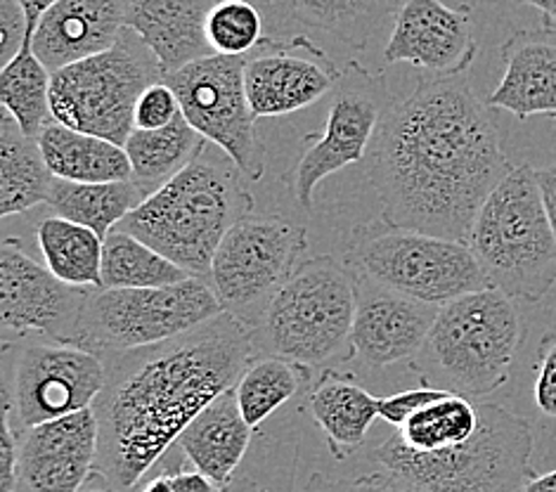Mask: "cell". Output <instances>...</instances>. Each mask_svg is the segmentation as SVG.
Segmentation results:
<instances>
[{
  "mask_svg": "<svg viewBox=\"0 0 556 492\" xmlns=\"http://www.w3.org/2000/svg\"><path fill=\"white\" fill-rule=\"evenodd\" d=\"M488 110L467 76H419L393 98L365 156L379 218L469 244L485 199L514 168Z\"/></svg>",
  "mask_w": 556,
  "mask_h": 492,
  "instance_id": "cell-1",
  "label": "cell"
},
{
  "mask_svg": "<svg viewBox=\"0 0 556 492\" xmlns=\"http://www.w3.org/2000/svg\"><path fill=\"white\" fill-rule=\"evenodd\" d=\"M254 355L251 329L228 313L150 349L102 355L96 476L114 492H136L182 431L235 389Z\"/></svg>",
  "mask_w": 556,
  "mask_h": 492,
  "instance_id": "cell-2",
  "label": "cell"
},
{
  "mask_svg": "<svg viewBox=\"0 0 556 492\" xmlns=\"http://www.w3.org/2000/svg\"><path fill=\"white\" fill-rule=\"evenodd\" d=\"M254 197L244 173L220 150H204L182 173L150 194L118 230L138 237L192 277L208 279L216 251Z\"/></svg>",
  "mask_w": 556,
  "mask_h": 492,
  "instance_id": "cell-3",
  "label": "cell"
},
{
  "mask_svg": "<svg viewBox=\"0 0 556 492\" xmlns=\"http://www.w3.org/2000/svg\"><path fill=\"white\" fill-rule=\"evenodd\" d=\"M357 301L361 277L346 261L334 256L301 261L251 329L256 355L285 357L311 369L353 361Z\"/></svg>",
  "mask_w": 556,
  "mask_h": 492,
  "instance_id": "cell-4",
  "label": "cell"
},
{
  "mask_svg": "<svg viewBox=\"0 0 556 492\" xmlns=\"http://www.w3.org/2000/svg\"><path fill=\"white\" fill-rule=\"evenodd\" d=\"M521 339L514 299L485 287L443 305L413 369L429 389L465 398L490 395L509 381Z\"/></svg>",
  "mask_w": 556,
  "mask_h": 492,
  "instance_id": "cell-5",
  "label": "cell"
},
{
  "mask_svg": "<svg viewBox=\"0 0 556 492\" xmlns=\"http://www.w3.org/2000/svg\"><path fill=\"white\" fill-rule=\"evenodd\" d=\"M479 429L457 447L419 455L391 436L375 447L372 459L421 492H521L535 476L531 421L495 403H479Z\"/></svg>",
  "mask_w": 556,
  "mask_h": 492,
  "instance_id": "cell-6",
  "label": "cell"
},
{
  "mask_svg": "<svg viewBox=\"0 0 556 492\" xmlns=\"http://www.w3.org/2000/svg\"><path fill=\"white\" fill-rule=\"evenodd\" d=\"M469 247L488 285L509 299L538 303L554 289L556 235L533 166H514L485 199Z\"/></svg>",
  "mask_w": 556,
  "mask_h": 492,
  "instance_id": "cell-7",
  "label": "cell"
},
{
  "mask_svg": "<svg viewBox=\"0 0 556 492\" xmlns=\"http://www.w3.org/2000/svg\"><path fill=\"white\" fill-rule=\"evenodd\" d=\"M346 263L367 282L439 308L490 287L469 244L395 228L383 218L351 232Z\"/></svg>",
  "mask_w": 556,
  "mask_h": 492,
  "instance_id": "cell-8",
  "label": "cell"
},
{
  "mask_svg": "<svg viewBox=\"0 0 556 492\" xmlns=\"http://www.w3.org/2000/svg\"><path fill=\"white\" fill-rule=\"evenodd\" d=\"M159 81L164 74L152 50L126 29L108 52L52 74V118L124 148L140 96Z\"/></svg>",
  "mask_w": 556,
  "mask_h": 492,
  "instance_id": "cell-9",
  "label": "cell"
},
{
  "mask_svg": "<svg viewBox=\"0 0 556 492\" xmlns=\"http://www.w3.org/2000/svg\"><path fill=\"white\" fill-rule=\"evenodd\" d=\"M223 315L200 277L156 289H92L72 345L96 355L126 353L188 335Z\"/></svg>",
  "mask_w": 556,
  "mask_h": 492,
  "instance_id": "cell-10",
  "label": "cell"
},
{
  "mask_svg": "<svg viewBox=\"0 0 556 492\" xmlns=\"http://www.w3.org/2000/svg\"><path fill=\"white\" fill-rule=\"evenodd\" d=\"M308 232L280 216H247L223 237L206 282L223 313L254 329L301 265Z\"/></svg>",
  "mask_w": 556,
  "mask_h": 492,
  "instance_id": "cell-11",
  "label": "cell"
},
{
  "mask_svg": "<svg viewBox=\"0 0 556 492\" xmlns=\"http://www.w3.org/2000/svg\"><path fill=\"white\" fill-rule=\"evenodd\" d=\"M247 58H202L164 81L174 88L180 114L211 144L256 182L266 173V150L256 133L244 84Z\"/></svg>",
  "mask_w": 556,
  "mask_h": 492,
  "instance_id": "cell-12",
  "label": "cell"
},
{
  "mask_svg": "<svg viewBox=\"0 0 556 492\" xmlns=\"http://www.w3.org/2000/svg\"><path fill=\"white\" fill-rule=\"evenodd\" d=\"M15 357L3 345L5 386L12 395L17 431L34 429L76 412L90 409L108 381L104 361L100 355L72 343L50 341H8Z\"/></svg>",
  "mask_w": 556,
  "mask_h": 492,
  "instance_id": "cell-13",
  "label": "cell"
},
{
  "mask_svg": "<svg viewBox=\"0 0 556 492\" xmlns=\"http://www.w3.org/2000/svg\"><path fill=\"white\" fill-rule=\"evenodd\" d=\"M323 133H308L306 152L294 168V194L303 209H313L317 185L346 166L365 162L377 128L393 102L387 78L365 64H343Z\"/></svg>",
  "mask_w": 556,
  "mask_h": 492,
  "instance_id": "cell-14",
  "label": "cell"
},
{
  "mask_svg": "<svg viewBox=\"0 0 556 492\" xmlns=\"http://www.w3.org/2000/svg\"><path fill=\"white\" fill-rule=\"evenodd\" d=\"M90 294L92 289L62 282L48 265H38L17 239H5L0 247V325L5 335L72 343Z\"/></svg>",
  "mask_w": 556,
  "mask_h": 492,
  "instance_id": "cell-15",
  "label": "cell"
},
{
  "mask_svg": "<svg viewBox=\"0 0 556 492\" xmlns=\"http://www.w3.org/2000/svg\"><path fill=\"white\" fill-rule=\"evenodd\" d=\"M343 66L308 36H266L247 55L244 84L256 118L289 116L320 102L341 81Z\"/></svg>",
  "mask_w": 556,
  "mask_h": 492,
  "instance_id": "cell-16",
  "label": "cell"
},
{
  "mask_svg": "<svg viewBox=\"0 0 556 492\" xmlns=\"http://www.w3.org/2000/svg\"><path fill=\"white\" fill-rule=\"evenodd\" d=\"M479 52L469 5L450 8L443 0H405L395 12L383 60L407 62L421 76H465Z\"/></svg>",
  "mask_w": 556,
  "mask_h": 492,
  "instance_id": "cell-17",
  "label": "cell"
},
{
  "mask_svg": "<svg viewBox=\"0 0 556 492\" xmlns=\"http://www.w3.org/2000/svg\"><path fill=\"white\" fill-rule=\"evenodd\" d=\"M98 447L92 407L22 431L12 492H81L96 476Z\"/></svg>",
  "mask_w": 556,
  "mask_h": 492,
  "instance_id": "cell-18",
  "label": "cell"
},
{
  "mask_svg": "<svg viewBox=\"0 0 556 492\" xmlns=\"http://www.w3.org/2000/svg\"><path fill=\"white\" fill-rule=\"evenodd\" d=\"M439 311V305L407 299L361 277L353 327L355 355L369 367L413 363L427 343Z\"/></svg>",
  "mask_w": 556,
  "mask_h": 492,
  "instance_id": "cell-19",
  "label": "cell"
},
{
  "mask_svg": "<svg viewBox=\"0 0 556 492\" xmlns=\"http://www.w3.org/2000/svg\"><path fill=\"white\" fill-rule=\"evenodd\" d=\"M128 0H60L34 31V52L55 74L102 55L126 31Z\"/></svg>",
  "mask_w": 556,
  "mask_h": 492,
  "instance_id": "cell-20",
  "label": "cell"
},
{
  "mask_svg": "<svg viewBox=\"0 0 556 492\" xmlns=\"http://www.w3.org/2000/svg\"><path fill=\"white\" fill-rule=\"evenodd\" d=\"M505 74L485 104L516 118H556V29L516 31L500 50Z\"/></svg>",
  "mask_w": 556,
  "mask_h": 492,
  "instance_id": "cell-21",
  "label": "cell"
},
{
  "mask_svg": "<svg viewBox=\"0 0 556 492\" xmlns=\"http://www.w3.org/2000/svg\"><path fill=\"white\" fill-rule=\"evenodd\" d=\"M216 0H128L126 29L152 50L164 78L211 58L206 17Z\"/></svg>",
  "mask_w": 556,
  "mask_h": 492,
  "instance_id": "cell-22",
  "label": "cell"
},
{
  "mask_svg": "<svg viewBox=\"0 0 556 492\" xmlns=\"http://www.w3.org/2000/svg\"><path fill=\"white\" fill-rule=\"evenodd\" d=\"M256 429L242 417L235 389L225 391L178 438V447L218 488L230 485L254 445Z\"/></svg>",
  "mask_w": 556,
  "mask_h": 492,
  "instance_id": "cell-23",
  "label": "cell"
},
{
  "mask_svg": "<svg viewBox=\"0 0 556 492\" xmlns=\"http://www.w3.org/2000/svg\"><path fill=\"white\" fill-rule=\"evenodd\" d=\"M379 401L351 375L323 369L308 391V412L337 459H346L363 447L372 424L379 419Z\"/></svg>",
  "mask_w": 556,
  "mask_h": 492,
  "instance_id": "cell-24",
  "label": "cell"
},
{
  "mask_svg": "<svg viewBox=\"0 0 556 492\" xmlns=\"http://www.w3.org/2000/svg\"><path fill=\"white\" fill-rule=\"evenodd\" d=\"M50 173L70 182H124L134 180L122 144L52 122L38 136Z\"/></svg>",
  "mask_w": 556,
  "mask_h": 492,
  "instance_id": "cell-25",
  "label": "cell"
},
{
  "mask_svg": "<svg viewBox=\"0 0 556 492\" xmlns=\"http://www.w3.org/2000/svg\"><path fill=\"white\" fill-rule=\"evenodd\" d=\"M55 182L38 140L29 138L5 110L0 116V216L46 204Z\"/></svg>",
  "mask_w": 556,
  "mask_h": 492,
  "instance_id": "cell-26",
  "label": "cell"
},
{
  "mask_svg": "<svg viewBox=\"0 0 556 492\" xmlns=\"http://www.w3.org/2000/svg\"><path fill=\"white\" fill-rule=\"evenodd\" d=\"M208 140L197 133L182 114L159 130H134L124 150L134 168V182L150 194L162 190L206 150Z\"/></svg>",
  "mask_w": 556,
  "mask_h": 492,
  "instance_id": "cell-27",
  "label": "cell"
},
{
  "mask_svg": "<svg viewBox=\"0 0 556 492\" xmlns=\"http://www.w3.org/2000/svg\"><path fill=\"white\" fill-rule=\"evenodd\" d=\"M148 199L138 182H70L55 178L50 188L48 206L55 216L84 225L102 239L118 228Z\"/></svg>",
  "mask_w": 556,
  "mask_h": 492,
  "instance_id": "cell-28",
  "label": "cell"
},
{
  "mask_svg": "<svg viewBox=\"0 0 556 492\" xmlns=\"http://www.w3.org/2000/svg\"><path fill=\"white\" fill-rule=\"evenodd\" d=\"M36 242L48 270L74 287L102 289L104 239L84 225L50 216L38 223Z\"/></svg>",
  "mask_w": 556,
  "mask_h": 492,
  "instance_id": "cell-29",
  "label": "cell"
},
{
  "mask_svg": "<svg viewBox=\"0 0 556 492\" xmlns=\"http://www.w3.org/2000/svg\"><path fill=\"white\" fill-rule=\"evenodd\" d=\"M50 88L52 72L36 58L34 34H29L20 55L0 72V102L34 140H38L48 124L55 122L50 108Z\"/></svg>",
  "mask_w": 556,
  "mask_h": 492,
  "instance_id": "cell-30",
  "label": "cell"
},
{
  "mask_svg": "<svg viewBox=\"0 0 556 492\" xmlns=\"http://www.w3.org/2000/svg\"><path fill=\"white\" fill-rule=\"evenodd\" d=\"M479 403H471L459 393L443 391L441 398L421 407L401 429H395L393 436L407 450L419 452V455H433V452L467 443L479 429Z\"/></svg>",
  "mask_w": 556,
  "mask_h": 492,
  "instance_id": "cell-31",
  "label": "cell"
},
{
  "mask_svg": "<svg viewBox=\"0 0 556 492\" xmlns=\"http://www.w3.org/2000/svg\"><path fill=\"white\" fill-rule=\"evenodd\" d=\"M311 367L296 365L285 357L254 355L240 381L235 386L237 403H240L242 417L251 429H256L273 412L287 405L291 398L301 393L311 383Z\"/></svg>",
  "mask_w": 556,
  "mask_h": 492,
  "instance_id": "cell-32",
  "label": "cell"
},
{
  "mask_svg": "<svg viewBox=\"0 0 556 492\" xmlns=\"http://www.w3.org/2000/svg\"><path fill=\"white\" fill-rule=\"evenodd\" d=\"M192 275L138 237L114 228L102 249V289H156L180 285Z\"/></svg>",
  "mask_w": 556,
  "mask_h": 492,
  "instance_id": "cell-33",
  "label": "cell"
},
{
  "mask_svg": "<svg viewBox=\"0 0 556 492\" xmlns=\"http://www.w3.org/2000/svg\"><path fill=\"white\" fill-rule=\"evenodd\" d=\"M401 0H296V17L341 43L363 50L381 22L401 10Z\"/></svg>",
  "mask_w": 556,
  "mask_h": 492,
  "instance_id": "cell-34",
  "label": "cell"
},
{
  "mask_svg": "<svg viewBox=\"0 0 556 492\" xmlns=\"http://www.w3.org/2000/svg\"><path fill=\"white\" fill-rule=\"evenodd\" d=\"M296 469V443L256 431L240 474L220 492H289Z\"/></svg>",
  "mask_w": 556,
  "mask_h": 492,
  "instance_id": "cell-35",
  "label": "cell"
},
{
  "mask_svg": "<svg viewBox=\"0 0 556 492\" xmlns=\"http://www.w3.org/2000/svg\"><path fill=\"white\" fill-rule=\"evenodd\" d=\"M266 31L263 12L247 0H216L206 17V41L214 55L247 58Z\"/></svg>",
  "mask_w": 556,
  "mask_h": 492,
  "instance_id": "cell-36",
  "label": "cell"
},
{
  "mask_svg": "<svg viewBox=\"0 0 556 492\" xmlns=\"http://www.w3.org/2000/svg\"><path fill=\"white\" fill-rule=\"evenodd\" d=\"M180 114V102L174 88L166 81H159L142 92L136 104L134 130H159L176 122Z\"/></svg>",
  "mask_w": 556,
  "mask_h": 492,
  "instance_id": "cell-37",
  "label": "cell"
},
{
  "mask_svg": "<svg viewBox=\"0 0 556 492\" xmlns=\"http://www.w3.org/2000/svg\"><path fill=\"white\" fill-rule=\"evenodd\" d=\"M533 398L542 415L556 419V329L540 339Z\"/></svg>",
  "mask_w": 556,
  "mask_h": 492,
  "instance_id": "cell-38",
  "label": "cell"
},
{
  "mask_svg": "<svg viewBox=\"0 0 556 492\" xmlns=\"http://www.w3.org/2000/svg\"><path fill=\"white\" fill-rule=\"evenodd\" d=\"M405 485L387 471H372L365 476L332 478L327 474H313L301 492H401Z\"/></svg>",
  "mask_w": 556,
  "mask_h": 492,
  "instance_id": "cell-39",
  "label": "cell"
},
{
  "mask_svg": "<svg viewBox=\"0 0 556 492\" xmlns=\"http://www.w3.org/2000/svg\"><path fill=\"white\" fill-rule=\"evenodd\" d=\"M29 34L34 31L17 0H0V64L8 66L20 55Z\"/></svg>",
  "mask_w": 556,
  "mask_h": 492,
  "instance_id": "cell-40",
  "label": "cell"
},
{
  "mask_svg": "<svg viewBox=\"0 0 556 492\" xmlns=\"http://www.w3.org/2000/svg\"><path fill=\"white\" fill-rule=\"evenodd\" d=\"M441 389H429V386H419V389H409L403 393H393L389 398L379 401V419H383L391 427L401 429L403 424L417 415L421 407L433 403L435 398H441Z\"/></svg>",
  "mask_w": 556,
  "mask_h": 492,
  "instance_id": "cell-41",
  "label": "cell"
},
{
  "mask_svg": "<svg viewBox=\"0 0 556 492\" xmlns=\"http://www.w3.org/2000/svg\"><path fill=\"white\" fill-rule=\"evenodd\" d=\"M170 488H174V492H220L211 478H206L202 471L185 467V464L170 469Z\"/></svg>",
  "mask_w": 556,
  "mask_h": 492,
  "instance_id": "cell-42",
  "label": "cell"
},
{
  "mask_svg": "<svg viewBox=\"0 0 556 492\" xmlns=\"http://www.w3.org/2000/svg\"><path fill=\"white\" fill-rule=\"evenodd\" d=\"M535 176L542 190V199H545V209L552 223V230L556 235V164L545 166V168H535Z\"/></svg>",
  "mask_w": 556,
  "mask_h": 492,
  "instance_id": "cell-43",
  "label": "cell"
},
{
  "mask_svg": "<svg viewBox=\"0 0 556 492\" xmlns=\"http://www.w3.org/2000/svg\"><path fill=\"white\" fill-rule=\"evenodd\" d=\"M247 3L256 5L261 12L275 17V22H280L277 17L296 15V0H247Z\"/></svg>",
  "mask_w": 556,
  "mask_h": 492,
  "instance_id": "cell-44",
  "label": "cell"
},
{
  "mask_svg": "<svg viewBox=\"0 0 556 492\" xmlns=\"http://www.w3.org/2000/svg\"><path fill=\"white\" fill-rule=\"evenodd\" d=\"M17 3L22 5L26 20H29V29L36 31L38 22H41L46 12L55 3H60V0H17Z\"/></svg>",
  "mask_w": 556,
  "mask_h": 492,
  "instance_id": "cell-45",
  "label": "cell"
},
{
  "mask_svg": "<svg viewBox=\"0 0 556 492\" xmlns=\"http://www.w3.org/2000/svg\"><path fill=\"white\" fill-rule=\"evenodd\" d=\"M514 3L538 8L542 15V26H547V29H556V0H514Z\"/></svg>",
  "mask_w": 556,
  "mask_h": 492,
  "instance_id": "cell-46",
  "label": "cell"
},
{
  "mask_svg": "<svg viewBox=\"0 0 556 492\" xmlns=\"http://www.w3.org/2000/svg\"><path fill=\"white\" fill-rule=\"evenodd\" d=\"M521 492H556V469L533 476L531 481L523 485Z\"/></svg>",
  "mask_w": 556,
  "mask_h": 492,
  "instance_id": "cell-47",
  "label": "cell"
},
{
  "mask_svg": "<svg viewBox=\"0 0 556 492\" xmlns=\"http://www.w3.org/2000/svg\"><path fill=\"white\" fill-rule=\"evenodd\" d=\"M81 492H114V490L108 483H104L100 476H92L90 481L81 488Z\"/></svg>",
  "mask_w": 556,
  "mask_h": 492,
  "instance_id": "cell-48",
  "label": "cell"
},
{
  "mask_svg": "<svg viewBox=\"0 0 556 492\" xmlns=\"http://www.w3.org/2000/svg\"><path fill=\"white\" fill-rule=\"evenodd\" d=\"M401 492H421V490H415V488H403Z\"/></svg>",
  "mask_w": 556,
  "mask_h": 492,
  "instance_id": "cell-49",
  "label": "cell"
}]
</instances>
